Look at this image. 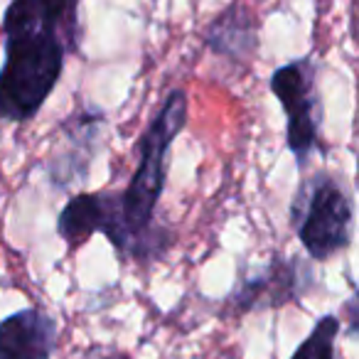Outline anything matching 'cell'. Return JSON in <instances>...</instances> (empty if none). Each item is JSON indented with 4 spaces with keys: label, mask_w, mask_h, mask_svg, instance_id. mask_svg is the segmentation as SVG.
I'll return each mask as SVG.
<instances>
[{
    "label": "cell",
    "mask_w": 359,
    "mask_h": 359,
    "mask_svg": "<svg viewBox=\"0 0 359 359\" xmlns=\"http://www.w3.org/2000/svg\"><path fill=\"white\" fill-rule=\"evenodd\" d=\"M101 359H130V357H128V354L116 352V354H106V357H101Z\"/></svg>",
    "instance_id": "11"
},
{
    "label": "cell",
    "mask_w": 359,
    "mask_h": 359,
    "mask_svg": "<svg viewBox=\"0 0 359 359\" xmlns=\"http://www.w3.org/2000/svg\"><path fill=\"white\" fill-rule=\"evenodd\" d=\"M339 330H342V320L337 315L330 313L320 318L290 359H334V342Z\"/></svg>",
    "instance_id": "9"
},
{
    "label": "cell",
    "mask_w": 359,
    "mask_h": 359,
    "mask_svg": "<svg viewBox=\"0 0 359 359\" xmlns=\"http://www.w3.org/2000/svg\"><path fill=\"white\" fill-rule=\"evenodd\" d=\"M205 42L215 55L226 60H249L259 45V25L244 6H229L205 32Z\"/></svg>",
    "instance_id": "7"
},
{
    "label": "cell",
    "mask_w": 359,
    "mask_h": 359,
    "mask_svg": "<svg viewBox=\"0 0 359 359\" xmlns=\"http://www.w3.org/2000/svg\"><path fill=\"white\" fill-rule=\"evenodd\" d=\"M290 224L310 259L327 261L352 244L354 205L349 192L330 172L303 180L290 205Z\"/></svg>",
    "instance_id": "3"
},
{
    "label": "cell",
    "mask_w": 359,
    "mask_h": 359,
    "mask_svg": "<svg viewBox=\"0 0 359 359\" xmlns=\"http://www.w3.org/2000/svg\"><path fill=\"white\" fill-rule=\"evenodd\" d=\"M99 219H101V202L99 192H81L74 195L65 205L57 219V234L74 249L99 234Z\"/></svg>",
    "instance_id": "8"
},
{
    "label": "cell",
    "mask_w": 359,
    "mask_h": 359,
    "mask_svg": "<svg viewBox=\"0 0 359 359\" xmlns=\"http://www.w3.org/2000/svg\"><path fill=\"white\" fill-rule=\"evenodd\" d=\"M187 94L172 89L138 140V168L123 192H99V231L121 256L153 261L168 251L170 234L155 222V207L165 190L168 153L187 123Z\"/></svg>",
    "instance_id": "2"
},
{
    "label": "cell",
    "mask_w": 359,
    "mask_h": 359,
    "mask_svg": "<svg viewBox=\"0 0 359 359\" xmlns=\"http://www.w3.org/2000/svg\"><path fill=\"white\" fill-rule=\"evenodd\" d=\"M308 266H303L298 259H278L276 256L269 266L254 276H246L236 283L231 290L229 300H226V313L246 315L254 310H269L280 308L285 303H293L305 293L300 273H305Z\"/></svg>",
    "instance_id": "5"
},
{
    "label": "cell",
    "mask_w": 359,
    "mask_h": 359,
    "mask_svg": "<svg viewBox=\"0 0 359 359\" xmlns=\"http://www.w3.org/2000/svg\"><path fill=\"white\" fill-rule=\"evenodd\" d=\"M271 91L285 111V143L295 155L300 168H305L310 155L318 150L323 128V101L315 86V65L310 60H295L278 67L271 74Z\"/></svg>",
    "instance_id": "4"
},
{
    "label": "cell",
    "mask_w": 359,
    "mask_h": 359,
    "mask_svg": "<svg viewBox=\"0 0 359 359\" xmlns=\"http://www.w3.org/2000/svg\"><path fill=\"white\" fill-rule=\"evenodd\" d=\"M6 62L0 67V121H32L55 91L79 40V3L11 0L3 13Z\"/></svg>",
    "instance_id": "1"
},
{
    "label": "cell",
    "mask_w": 359,
    "mask_h": 359,
    "mask_svg": "<svg viewBox=\"0 0 359 359\" xmlns=\"http://www.w3.org/2000/svg\"><path fill=\"white\" fill-rule=\"evenodd\" d=\"M347 308H349V332L357 334V295H352V298L347 300Z\"/></svg>",
    "instance_id": "10"
},
{
    "label": "cell",
    "mask_w": 359,
    "mask_h": 359,
    "mask_svg": "<svg viewBox=\"0 0 359 359\" xmlns=\"http://www.w3.org/2000/svg\"><path fill=\"white\" fill-rule=\"evenodd\" d=\"M57 334L60 327L45 310H18L0 323V359H50Z\"/></svg>",
    "instance_id": "6"
}]
</instances>
